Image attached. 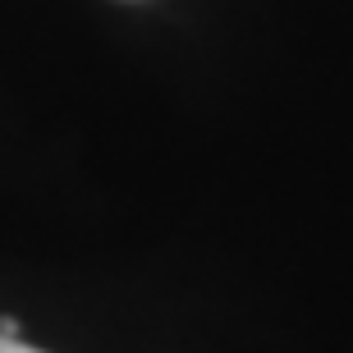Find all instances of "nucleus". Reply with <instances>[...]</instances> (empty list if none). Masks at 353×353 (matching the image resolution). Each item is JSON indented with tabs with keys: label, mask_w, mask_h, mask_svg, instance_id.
<instances>
[{
	"label": "nucleus",
	"mask_w": 353,
	"mask_h": 353,
	"mask_svg": "<svg viewBox=\"0 0 353 353\" xmlns=\"http://www.w3.org/2000/svg\"><path fill=\"white\" fill-rule=\"evenodd\" d=\"M0 353H41V349H28V344H19V340H5V335H0Z\"/></svg>",
	"instance_id": "1"
}]
</instances>
